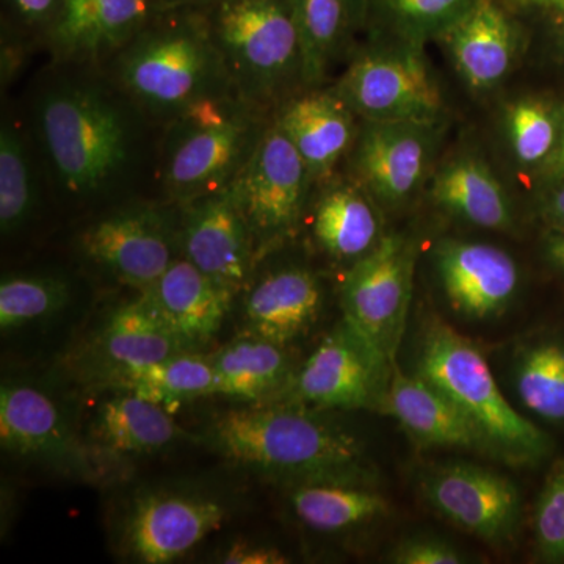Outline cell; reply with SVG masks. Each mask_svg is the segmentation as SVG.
<instances>
[{"label":"cell","mask_w":564,"mask_h":564,"mask_svg":"<svg viewBox=\"0 0 564 564\" xmlns=\"http://www.w3.org/2000/svg\"><path fill=\"white\" fill-rule=\"evenodd\" d=\"M229 462L300 481H358L362 445L351 434L291 406L226 411L204 433Z\"/></svg>","instance_id":"obj_1"},{"label":"cell","mask_w":564,"mask_h":564,"mask_svg":"<svg viewBox=\"0 0 564 564\" xmlns=\"http://www.w3.org/2000/svg\"><path fill=\"white\" fill-rule=\"evenodd\" d=\"M39 131L55 180L76 198L107 191L131 161V118L99 85L51 88L40 99Z\"/></svg>","instance_id":"obj_2"},{"label":"cell","mask_w":564,"mask_h":564,"mask_svg":"<svg viewBox=\"0 0 564 564\" xmlns=\"http://www.w3.org/2000/svg\"><path fill=\"white\" fill-rule=\"evenodd\" d=\"M118 82L140 109L173 120L207 96L234 90L209 21L177 14L148 25L120 52Z\"/></svg>","instance_id":"obj_3"},{"label":"cell","mask_w":564,"mask_h":564,"mask_svg":"<svg viewBox=\"0 0 564 564\" xmlns=\"http://www.w3.org/2000/svg\"><path fill=\"white\" fill-rule=\"evenodd\" d=\"M262 110L229 90L207 96L170 120L162 180L174 202L184 206L229 188L269 124Z\"/></svg>","instance_id":"obj_4"},{"label":"cell","mask_w":564,"mask_h":564,"mask_svg":"<svg viewBox=\"0 0 564 564\" xmlns=\"http://www.w3.org/2000/svg\"><path fill=\"white\" fill-rule=\"evenodd\" d=\"M417 375L469 417L488 452L510 463H534L551 452L547 434L511 406L473 340L443 321L426 328Z\"/></svg>","instance_id":"obj_5"},{"label":"cell","mask_w":564,"mask_h":564,"mask_svg":"<svg viewBox=\"0 0 564 564\" xmlns=\"http://www.w3.org/2000/svg\"><path fill=\"white\" fill-rule=\"evenodd\" d=\"M207 17L234 91L265 109L303 82L293 0H218Z\"/></svg>","instance_id":"obj_6"},{"label":"cell","mask_w":564,"mask_h":564,"mask_svg":"<svg viewBox=\"0 0 564 564\" xmlns=\"http://www.w3.org/2000/svg\"><path fill=\"white\" fill-rule=\"evenodd\" d=\"M415 256L410 237L381 236L372 250L352 263L340 288L345 325L391 364H395L410 310Z\"/></svg>","instance_id":"obj_7"},{"label":"cell","mask_w":564,"mask_h":564,"mask_svg":"<svg viewBox=\"0 0 564 564\" xmlns=\"http://www.w3.org/2000/svg\"><path fill=\"white\" fill-rule=\"evenodd\" d=\"M313 182L280 122H269L250 161L229 185L234 202L250 226L258 258L299 228Z\"/></svg>","instance_id":"obj_8"},{"label":"cell","mask_w":564,"mask_h":564,"mask_svg":"<svg viewBox=\"0 0 564 564\" xmlns=\"http://www.w3.org/2000/svg\"><path fill=\"white\" fill-rule=\"evenodd\" d=\"M332 91L362 121L437 122L444 111L423 47L397 41L356 57Z\"/></svg>","instance_id":"obj_9"},{"label":"cell","mask_w":564,"mask_h":564,"mask_svg":"<svg viewBox=\"0 0 564 564\" xmlns=\"http://www.w3.org/2000/svg\"><path fill=\"white\" fill-rule=\"evenodd\" d=\"M392 366L344 325L303 364L293 380V402L321 410L383 408Z\"/></svg>","instance_id":"obj_10"},{"label":"cell","mask_w":564,"mask_h":564,"mask_svg":"<svg viewBox=\"0 0 564 564\" xmlns=\"http://www.w3.org/2000/svg\"><path fill=\"white\" fill-rule=\"evenodd\" d=\"M437 122L362 121L350 151L351 172L375 203L410 202L429 174Z\"/></svg>","instance_id":"obj_11"},{"label":"cell","mask_w":564,"mask_h":564,"mask_svg":"<svg viewBox=\"0 0 564 564\" xmlns=\"http://www.w3.org/2000/svg\"><path fill=\"white\" fill-rule=\"evenodd\" d=\"M79 247L93 263L143 292L172 265L180 243L169 215L132 207L93 223L80 234Z\"/></svg>","instance_id":"obj_12"},{"label":"cell","mask_w":564,"mask_h":564,"mask_svg":"<svg viewBox=\"0 0 564 564\" xmlns=\"http://www.w3.org/2000/svg\"><path fill=\"white\" fill-rule=\"evenodd\" d=\"M421 489L437 513L486 543H505L518 529L521 496L502 474L448 463L423 474Z\"/></svg>","instance_id":"obj_13"},{"label":"cell","mask_w":564,"mask_h":564,"mask_svg":"<svg viewBox=\"0 0 564 564\" xmlns=\"http://www.w3.org/2000/svg\"><path fill=\"white\" fill-rule=\"evenodd\" d=\"M182 258L234 293L245 291L258 261L254 239L229 188L184 204Z\"/></svg>","instance_id":"obj_14"},{"label":"cell","mask_w":564,"mask_h":564,"mask_svg":"<svg viewBox=\"0 0 564 564\" xmlns=\"http://www.w3.org/2000/svg\"><path fill=\"white\" fill-rule=\"evenodd\" d=\"M228 518L225 505L199 494L154 492L133 503L124 545L140 563L165 564L187 555Z\"/></svg>","instance_id":"obj_15"},{"label":"cell","mask_w":564,"mask_h":564,"mask_svg":"<svg viewBox=\"0 0 564 564\" xmlns=\"http://www.w3.org/2000/svg\"><path fill=\"white\" fill-rule=\"evenodd\" d=\"M0 444L11 455L76 477L87 478L96 470L58 404L36 386L18 381L0 388Z\"/></svg>","instance_id":"obj_16"},{"label":"cell","mask_w":564,"mask_h":564,"mask_svg":"<svg viewBox=\"0 0 564 564\" xmlns=\"http://www.w3.org/2000/svg\"><path fill=\"white\" fill-rule=\"evenodd\" d=\"M436 263L445 296L466 317L481 321L499 315L518 291L514 259L492 245L444 240Z\"/></svg>","instance_id":"obj_17"},{"label":"cell","mask_w":564,"mask_h":564,"mask_svg":"<svg viewBox=\"0 0 564 564\" xmlns=\"http://www.w3.org/2000/svg\"><path fill=\"white\" fill-rule=\"evenodd\" d=\"M140 295L193 351L220 332L236 293L181 258Z\"/></svg>","instance_id":"obj_18"},{"label":"cell","mask_w":564,"mask_h":564,"mask_svg":"<svg viewBox=\"0 0 564 564\" xmlns=\"http://www.w3.org/2000/svg\"><path fill=\"white\" fill-rule=\"evenodd\" d=\"M155 0H62L51 28L55 52L96 58L124 50L150 25Z\"/></svg>","instance_id":"obj_19"},{"label":"cell","mask_w":564,"mask_h":564,"mask_svg":"<svg viewBox=\"0 0 564 564\" xmlns=\"http://www.w3.org/2000/svg\"><path fill=\"white\" fill-rule=\"evenodd\" d=\"M455 69L469 88L491 90L508 76L518 50V32L497 0H478L441 36Z\"/></svg>","instance_id":"obj_20"},{"label":"cell","mask_w":564,"mask_h":564,"mask_svg":"<svg viewBox=\"0 0 564 564\" xmlns=\"http://www.w3.org/2000/svg\"><path fill=\"white\" fill-rule=\"evenodd\" d=\"M383 408L423 447L488 452L477 426L451 399L417 373H403L397 362Z\"/></svg>","instance_id":"obj_21"},{"label":"cell","mask_w":564,"mask_h":564,"mask_svg":"<svg viewBox=\"0 0 564 564\" xmlns=\"http://www.w3.org/2000/svg\"><path fill=\"white\" fill-rule=\"evenodd\" d=\"M274 120L302 155L314 182L332 177L345 155L350 154L359 131L356 115L333 91L293 98Z\"/></svg>","instance_id":"obj_22"},{"label":"cell","mask_w":564,"mask_h":564,"mask_svg":"<svg viewBox=\"0 0 564 564\" xmlns=\"http://www.w3.org/2000/svg\"><path fill=\"white\" fill-rule=\"evenodd\" d=\"M323 293L321 282L302 267H282L263 274L248 289L245 300L250 336L288 345L302 336L317 318Z\"/></svg>","instance_id":"obj_23"},{"label":"cell","mask_w":564,"mask_h":564,"mask_svg":"<svg viewBox=\"0 0 564 564\" xmlns=\"http://www.w3.org/2000/svg\"><path fill=\"white\" fill-rule=\"evenodd\" d=\"M433 202L459 220L503 231L513 225L510 198L488 163L474 154L455 155L432 182Z\"/></svg>","instance_id":"obj_24"},{"label":"cell","mask_w":564,"mask_h":564,"mask_svg":"<svg viewBox=\"0 0 564 564\" xmlns=\"http://www.w3.org/2000/svg\"><path fill=\"white\" fill-rule=\"evenodd\" d=\"M91 436L110 455L161 452L185 436L162 404L126 391L99 404Z\"/></svg>","instance_id":"obj_25"},{"label":"cell","mask_w":564,"mask_h":564,"mask_svg":"<svg viewBox=\"0 0 564 564\" xmlns=\"http://www.w3.org/2000/svg\"><path fill=\"white\" fill-rule=\"evenodd\" d=\"M373 199L356 185H333L315 203L314 237L323 251L336 259L358 261L380 236V217Z\"/></svg>","instance_id":"obj_26"},{"label":"cell","mask_w":564,"mask_h":564,"mask_svg":"<svg viewBox=\"0 0 564 564\" xmlns=\"http://www.w3.org/2000/svg\"><path fill=\"white\" fill-rule=\"evenodd\" d=\"M99 350L113 372L192 351L141 295L110 315L99 336Z\"/></svg>","instance_id":"obj_27"},{"label":"cell","mask_w":564,"mask_h":564,"mask_svg":"<svg viewBox=\"0 0 564 564\" xmlns=\"http://www.w3.org/2000/svg\"><path fill=\"white\" fill-rule=\"evenodd\" d=\"M303 58V84L325 79L347 46L359 18L367 13L366 0H293Z\"/></svg>","instance_id":"obj_28"},{"label":"cell","mask_w":564,"mask_h":564,"mask_svg":"<svg viewBox=\"0 0 564 564\" xmlns=\"http://www.w3.org/2000/svg\"><path fill=\"white\" fill-rule=\"evenodd\" d=\"M293 513L310 529L336 533L369 524L388 513V500L380 492L356 481H304L291 492Z\"/></svg>","instance_id":"obj_29"},{"label":"cell","mask_w":564,"mask_h":564,"mask_svg":"<svg viewBox=\"0 0 564 564\" xmlns=\"http://www.w3.org/2000/svg\"><path fill=\"white\" fill-rule=\"evenodd\" d=\"M217 395L259 402L289 380V358L281 345L248 336L210 358Z\"/></svg>","instance_id":"obj_30"},{"label":"cell","mask_w":564,"mask_h":564,"mask_svg":"<svg viewBox=\"0 0 564 564\" xmlns=\"http://www.w3.org/2000/svg\"><path fill=\"white\" fill-rule=\"evenodd\" d=\"M113 380L124 391L137 393L165 408L199 397L217 395L210 359H204L193 351L180 352L144 366L117 370L113 372Z\"/></svg>","instance_id":"obj_31"},{"label":"cell","mask_w":564,"mask_h":564,"mask_svg":"<svg viewBox=\"0 0 564 564\" xmlns=\"http://www.w3.org/2000/svg\"><path fill=\"white\" fill-rule=\"evenodd\" d=\"M478 0H366V10L397 43L440 40Z\"/></svg>","instance_id":"obj_32"},{"label":"cell","mask_w":564,"mask_h":564,"mask_svg":"<svg viewBox=\"0 0 564 564\" xmlns=\"http://www.w3.org/2000/svg\"><path fill=\"white\" fill-rule=\"evenodd\" d=\"M514 386L527 410L544 421L564 423V345L527 348L516 364Z\"/></svg>","instance_id":"obj_33"},{"label":"cell","mask_w":564,"mask_h":564,"mask_svg":"<svg viewBox=\"0 0 564 564\" xmlns=\"http://www.w3.org/2000/svg\"><path fill=\"white\" fill-rule=\"evenodd\" d=\"M68 280L55 274H14L0 282V329L24 328L62 313L70 302Z\"/></svg>","instance_id":"obj_34"},{"label":"cell","mask_w":564,"mask_h":564,"mask_svg":"<svg viewBox=\"0 0 564 564\" xmlns=\"http://www.w3.org/2000/svg\"><path fill=\"white\" fill-rule=\"evenodd\" d=\"M36 206L31 159L18 126L3 122L0 131V229L3 236L20 232Z\"/></svg>","instance_id":"obj_35"},{"label":"cell","mask_w":564,"mask_h":564,"mask_svg":"<svg viewBox=\"0 0 564 564\" xmlns=\"http://www.w3.org/2000/svg\"><path fill=\"white\" fill-rule=\"evenodd\" d=\"M564 111L538 98L511 102L505 113L511 151L522 165H543L554 151Z\"/></svg>","instance_id":"obj_36"},{"label":"cell","mask_w":564,"mask_h":564,"mask_svg":"<svg viewBox=\"0 0 564 564\" xmlns=\"http://www.w3.org/2000/svg\"><path fill=\"white\" fill-rule=\"evenodd\" d=\"M534 536L549 562L564 560V462L556 463L534 508Z\"/></svg>","instance_id":"obj_37"},{"label":"cell","mask_w":564,"mask_h":564,"mask_svg":"<svg viewBox=\"0 0 564 564\" xmlns=\"http://www.w3.org/2000/svg\"><path fill=\"white\" fill-rule=\"evenodd\" d=\"M397 564H459L466 562L462 552L436 538H411L397 545L391 555Z\"/></svg>","instance_id":"obj_38"},{"label":"cell","mask_w":564,"mask_h":564,"mask_svg":"<svg viewBox=\"0 0 564 564\" xmlns=\"http://www.w3.org/2000/svg\"><path fill=\"white\" fill-rule=\"evenodd\" d=\"M221 562L232 564H281L288 562V560L273 547L236 543L223 555Z\"/></svg>","instance_id":"obj_39"},{"label":"cell","mask_w":564,"mask_h":564,"mask_svg":"<svg viewBox=\"0 0 564 564\" xmlns=\"http://www.w3.org/2000/svg\"><path fill=\"white\" fill-rule=\"evenodd\" d=\"M18 14L33 25L52 28L62 9V0H10Z\"/></svg>","instance_id":"obj_40"},{"label":"cell","mask_w":564,"mask_h":564,"mask_svg":"<svg viewBox=\"0 0 564 564\" xmlns=\"http://www.w3.org/2000/svg\"><path fill=\"white\" fill-rule=\"evenodd\" d=\"M540 172L543 174L544 180L564 181V115L554 151L545 159L543 165L540 166Z\"/></svg>","instance_id":"obj_41"},{"label":"cell","mask_w":564,"mask_h":564,"mask_svg":"<svg viewBox=\"0 0 564 564\" xmlns=\"http://www.w3.org/2000/svg\"><path fill=\"white\" fill-rule=\"evenodd\" d=\"M544 214L547 221H551L558 231L564 232V181H560L558 187L549 196Z\"/></svg>","instance_id":"obj_42"},{"label":"cell","mask_w":564,"mask_h":564,"mask_svg":"<svg viewBox=\"0 0 564 564\" xmlns=\"http://www.w3.org/2000/svg\"><path fill=\"white\" fill-rule=\"evenodd\" d=\"M511 3L524 9H541L552 11L555 17L564 14V0H510Z\"/></svg>","instance_id":"obj_43"},{"label":"cell","mask_w":564,"mask_h":564,"mask_svg":"<svg viewBox=\"0 0 564 564\" xmlns=\"http://www.w3.org/2000/svg\"><path fill=\"white\" fill-rule=\"evenodd\" d=\"M547 252L551 261L564 270V232L549 240Z\"/></svg>","instance_id":"obj_44"},{"label":"cell","mask_w":564,"mask_h":564,"mask_svg":"<svg viewBox=\"0 0 564 564\" xmlns=\"http://www.w3.org/2000/svg\"><path fill=\"white\" fill-rule=\"evenodd\" d=\"M155 2L163 9H180V7L191 6L193 0H155Z\"/></svg>","instance_id":"obj_45"},{"label":"cell","mask_w":564,"mask_h":564,"mask_svg":"<svg viewBox=\"0 0 564 564\" xmlns=\"http://www.w3.org/2000/svg\"><path fill=\"white\" fill-rule=\"evenodd\" d=\"M218 0H193V2L191 3V6L188 7H192V6H214V3H217Z\"/></svg>","instance_id":"obj_46"},{"label":"cell","mask_w":564,"mask_h":564,"mask_svg":"<svg viewBox=\"0 0 564 564\" xmlns=\"http://www.w3.org/2000/svg\"><path fill=\"white\" fill-rule=\"evenodd\" d=\"M556 25H558L560 35H562L564 41V14H558V17H556Z\"/></svg>","instance_id":"obj_47"}]
</instances>
